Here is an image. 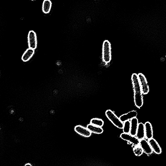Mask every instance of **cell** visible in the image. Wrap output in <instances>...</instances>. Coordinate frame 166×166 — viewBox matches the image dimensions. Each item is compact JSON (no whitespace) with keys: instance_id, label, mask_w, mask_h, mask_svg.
Instances as JSON below:
<instances>
[{"instance_id":"cell-1","label":"cell","mask_w":166,"mask_h":166,"mask_svg":"<svg viewBox=\"0 0 166 166\" xmlns=\"http://www.w3.org/2000/svg\"><path fill=\"white\" fill-rule=\"evenodd\" d=\"M132 80L134 93V101L135 105L140 108L143 105V93L138 80V75L134 73L132 77Z\"/></svg>"},{"instance_id":"cell-2","label":"cell","mask_w":166,"mask_h":166,"mask_svg":"<svg viewBox=\"0 0 166 166\" xmlns=\"http://www.w3.org/2000/svg\"><path fill=\"white\" fill-rule=\"evenodd\" d=\"M112 59L111 48L110 42L105 40L103 44L102 60L103 63L106 65L109 64Z\"/></svg>"},{"instance_id":"cell-3","label":"cell","mask_w":166,"mask_h":166,"mask_svg":"<svg viewBox=\"0 0 166 166\" xmlns=\"http://www.w3.org/2000/svg\"><path fill=\"white\" fill-rule=\"evenodd\" d=\"M106 115L107 118L111 121L112 123L118 128H123L124 123L122 122L119 118L111 110H108L106 112Z\"/></svg>"},{"instance_id":"cell-4","label":"cell","mask_w":166,"mask_h":166,"mask_svg":"<svg viewBox=\"0 0 166 166\" xmlns=\"http://www.w3.org/2000/svg\"><path fill=\"white\" fill-rule=\"evenodd\" d=\"M28 42L29 48L35 50L37 46V38L35 32L30 31L28 35Z\"/></svg>"},{"instance_id":"cell-5","label":"cell","mask_w":166,"mask_h":166,"mask_svg":"<svg viewBox=\"0 0 166 166\" xmlns=\"http://www.w3.org/2000/svg\"><path fill=\"white\" fill-rule=\"evenodd\" d=\"M138 75L143 93V94H147L149 92V88L146 78L142 73H139Z\"/></svg>"},{"instance_id":"cell-6","label":"cell","mask_w":166,"mask_h":166,"mask_svg":"<svg viewBox=\"0 0 166 166\" xmlns=\"http://www.w3.org/2000/svg\"><path fill=\"white\" fill-rule=\"evenodd\" d=\"M120 136L122 139L128 141L134 146L139 145L140 140L135 136H133L130 133H123L121 134Z\"/></svg>"},{"instance_id":"cell-7","label":"cell","mask_w":166,"mask_h":166,"mask_svg":"<svg viewBox=\"0 0 166 166\" xmlns=\"http://www.w3.org/2000/svg\"><path fill=\"white\" fill-rule=\"evenodd\" d=\"M139 145L142 148L143 152L147 155H151L153 153V150L148 141L144 138L140 140Z\"/></svg>"},{"instance_id":"cell-8","label":"cell","mask_w":166,"mask_h":166,"mask_svg":"<svg viewBox=\"0 0 166 166\" xmlns=\"http://www.w3.org/2000/svg\"><path fill=\"white\" fill-rule=\"evenodd\" d=\"M74 130L76 132L82 136L85 137L91 136L92 133L87 128L81 125H77L75 127Z\"/></svg>"},{"instance_id":"cell-9","label":"cell","mask_w":166,"mask_h":166,"mask_svg":"<svg viewBox=\"0 0 166 166\" xmlns=\"http://www.w3.org/2000/svg\"><path fill=\"white\" fill-rule=\"evenodd\" d=\"M148 142L149 143L153 151L157 154L161 153L162 151L161 148L156 140L152 138L148 139Z\"/></svg>"},{"instance_id":"cell-10","label":"cell","mask_w":166,"mask_h":166,"mask_svg":"<svg viewBox=\"0 0 166 166\" xmlns=\"http://www.w3.org/2000/svg\"><path fill=\"white\" fill-rule=\"evenodd\" d=\"M145 137L148 139H150L153 137V127L149 122H147L144 124Z\"/></svg>"},{"instance_id":"cell-11","label":"cell","mask_w":166,"mask_h":166,"mask_svg":"<svg viewBox=\"0 0 166 166\" xmlns=\"http://www.w3.org/2000/svg\"><path fill=\"white\" fill-rule=\"evenodd\" d=\"M138 113L136 111H131L121 116L119 118L122 122L132 119L133 118L137 117Z\"/></svg>"},{"instance_id":"cell-12","label":"cell","mask_w":166,"mask_h":166,"mask_svg":"<svg viewBox=\"0 0 166 166\" xmlns=\"http://www.w3.org/2000/svg\"><path fill=\"white\" fill-rule=\"evenodd\" d=\"M131 127L130 134L133 136H136L138 129V119L134 118L131 119Z\"/></svg>"},{"instance_id":"cell-13","label":"cell","mask_w":166,"mask_h":166,"mask_svg":"<svg viewBox=\"0 0 166 166\" xmlns=\"http://www.w3.org/2000/svg\"><path fill=\"white\" fill-rule=\"evenodd\" d=\"M136 136L139 140L145 138L144 124L143 123H140L138 124Z\"/></svg>"},{"instance_id":"cell-14","label":"cell","mask_w":166,"mask_h":166,"mask_svg":"<svg viewBox=\"0 0 166 166\" xmlns=\"http://www.w3.org/2000/svg\"><path fill=\"white\" fill-rule=\"evenodd\" d=\"M34 50L29 48L24 52L22 59L23 62H27L33 56L34 53Z\"/></svg>"},{"instance_id":"cell-15","label":"cell","mask_w":166,"mask_h":166,"mask_svg":"<svg viewBox=\"0 0 166 166\" xmlns=\"http://www.w3.org/2000/svg\"><path fill=\"white\" fill-rule=\"evenodd\" d=\"M52 3L50 0H44L42 7L43 13L45 14L49 13L51 9Z\"/></svg>"},{"instance_id":"cell-16","label":"cell","mask_w":166,"mask_h":166,"mask_svg":"<svg viewBox=\"0 0 166 166\" xmlns=\"http://www.w3.org/2000/svg\"><path fill=\"white\" fill-rule=\"evenodd\" d=\"M92 133L97 134H101L103 132V129L101 127H99L91 124L88 125L87 126Z\"/></svg>"},{"instance_id":"cell-17","label":"cell","mask_w":166,"mask_h":166,"mask_svg":"<svg viewBox=\"0 0 166 166\" xmlns=\"http://www.w3.org/2000/svg\"><path fill=\"white\" fill-rule=\"evenodd\" d=\"M90 123L93 125L102 127L104 125V122L101 119L98 118L92 119L90 121Z\"/></svg>"},{"instance_id":"cell-18","label":"cell","mask_w":166,"mask_h":166,"mask_svg":"<svg viewBox=\"0 0 166 166\" xmlns=\"http://www.w3.org/2000/svg\"><path fill=\"white\" fill-rule=\"evenodd\" d=\"M123 132L124 133H129L131 127V122L129 120H127L123 122Z\"/></svg>"},{"instance_id":"cell-19","label":"cell","mask_w":166,"mask_h":166,"mask_svg":"<svg viewBox=\"0 0 166 166\" xmlns=\"http://www.w3.org/2000/svg\"><path fill=\"white\" fill-rule=\"evenodd\" d=\"M133 150L135 154L138 156L141 155L143 152L142 148L139 145L134 146Z\"/></svg>"},{"instance_id":"cell-20","label":"cell","mask_w":166,"mask_h":166,"mask_svg":"<svg viewBox=\"0 0 166 166\" xmlns=\"http://www.w3.org/2000/svg\"><path fill=\"white\" fill-rule=\"evenodd\" d=\"M25 166H32V164H31L30 163H26L25 165Z\"/></svg>"},{"instance_id":"cell-21","label":"cell","mask_w":166,"mask_h":166,"mask_svg":"<svg viewBox=\"0 0 166 166\" xmlns=\"http://www.w3.org/2000/svg\"><path fill=\"white\" fill-rule=\"evenodd\" d=\"M31 1H36V0H31Z\"/></svg>"}]
</instances>
